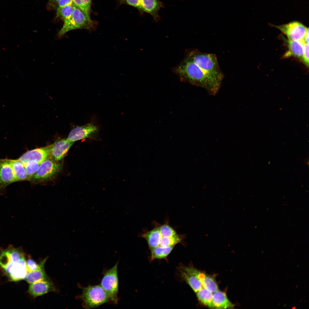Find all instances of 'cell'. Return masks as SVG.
<instances>
[{
    "label": "cell",
    "instance_id": "6da1fadb",
    "mask_svg": "<svg viewBox=\"0 0 309 309\" xmlns=\"http://www.w3.org/2000/svg\"><path fill=\"white\" fill-rule=\"evenodd\" d=\"M173 71L183 82L203 88L212 95L217 93L222 82L202 66L195 64L186 57L173 68Z\"/></svg>",
    "mask_w": 309,
    "mask_h": 309
},
{
    "label": "cell",
    "instance_id": "7a4b0ae2",
    "mask_svg": "<svg viewBox=\"0 0 309 309\" xmlns=\"http://www.w3.org/2000/svg\"><path fill=\"white\" fill-rule=\"evenodd\" d=\"M140 236L146 239L150 251L156 247H175L183 239V236L167 223L155 224L153 229L144 231Z\"/></svg>",
    "mask_w": 309,
    "mask_h": 309
},
{
    "label": "cell",
    "instance_id": "3957f363",
    "mask_svg": "<svg viewBox=\"0 0 309 309\" xmlns=\"http://www.w3.org/2000/svg\"><path fill=\"white\" fill-rule=\"evenodd\" d=\"M186 57L195 64L203 66L218 79L223 80L224 74L219 66L215 54L204 53L196 49L189 51Z\"/></svg>",
    "mask_w": 309,
    "mask_h": 309
},
{
    "label": "cell",
    "instance_id": "277c9868",
    "mask_svg": "<svg viewBox=\"0 0 309 309\" xmlns=\"http://www.w3.org/2000/svg\"><path fill=\"white\" fill-rule=\"evenodd\" d=\"M97 23L96 21L88 19L83 12L75 5L71 17L64 22L62 28L58 33V36L60 37L67 32L77 29L93 30L96 29Z\"/></svg>",
    "mask_w": 309,
    "mask_h": 309
},
{
    "label": "cell",
    "instance_id": "5b68a950",
    "mask_svg": "<svg viewBox=\"0 0 309 309\" xmlns=\"http://www.w3.org/2000/svg\"><path fill=\"white\" fill-rule=\"evenodd\" d=\"M82 289V293L79 298L82 300L83 306L86 308H94L109 302L108 295L100 285H89Z\"/></svg>",
    "mask_w": 309,
    "mask_h": 309
},
{
    "label": "cell",
    "instance_id": "8992f818",
    "mask_svg": "<svg viewBox=\"0 0 309 309\" xmlns=\"http://www.w3.org/2000/svg\"><path fill=\"white\" fill-rule=\"evenodd\" d=\"M118 262L112 268L105 271L101 281L100 285L108 295L109 302L117 304L118 281Z\"/></svg>",
    "mask_w": 309,
    "mask_h": 309
},
{
    "label": "cell",
    "instance_id": "52a82bcc",
    "mask_svg": "<svg viewBox=\"0 0 309 309\" xmlns=\"http://www.w3.org/2000/svg\"><path fill=\"white\" fill-rule=\"evenodd\" d=\"M62 167L60 163L49 158L40 164L37 171L29 181L37 183L50 179L60 172Z\"/></svg>",
    "mask_w": 309,
    "mask_h": 309
},
{
    "label": "cell",
    "instance_id": "ba28073f",
    "mask_svg": "<svg viewBox=\"0 0 309 309\" xmlns=\"http://www.w3.org/2000/svg\"><path fill=\"white\" fill-rule=\"evenodd\" d=\"M279 29L291 40H303L308 28L298 21H293L280 25L270 24Z\"/></svg>",
    "mask_w": 309,
    "mask_h": 309
},
{
    "label": "cell",
    "instance_id": "9c48e42d",
    "mask_svg": "<svg viewBox=\"0 0 309 309\" xmlns=\"http://www.w3.org/2000/svg\"><path fill=\"white\" fill-rule=\"evenodd\" d=\"M98 127L92 122L73 128L67 138L70 141L75 142L87 138H94L98 133Z\"/></svg>",
    "mask_w": 309,
    "mask_h": 309
},
{
    "label": "cell",
    "instance_id": "30bf717a",
    "mask_svg": "<svg viewBox=\"0 0 309 309\" xmlns=\"http://www.w3.org/2000/svg\"><path fill=\"white\" fill-rule=\"evenodd\" d=\"M4 270L13 281L25 279L28 272L25 256L17 262H11Z\"/></svg>",
    "mask_w": 309,
    "mask_h": 309
},
{
    "label": "cell",
    "instance_id": "8fae6325",
    "mask_svg": "<svg viewBox=\"0 0 309 309\" xmlns=\"http://www.w3.org/2000/svg\"><path fill=\"white\" fill-rule=\"evenodd\" d=\"M196 269L191 266H180L179 271L182 278L196 293L203 287L202 283L197 277Z\"/></svg>",
    "mask_w": 309,
    "mask_h": 309
},
{
    "label": "cell",
    "instance_id": "7c38bea8",
    "mask_svg": "<svg viewBox=\"0 0 309 309\" xmlns=\"http://www.w3.org/2000/svg\"><path fill=\"white\" fill-rule=\"evenodd\" d=\"M51 145L28 151L18 159L23 164L33 160L41 164L50 156Z\"/></svg>",
    "mask_w": 309,
    "mask_h": 309
},
{
    "label": "cell",
    "instance_id": "4fadbf2b",
    "mask_svg": "<svg viewBox=\"0 0 309 309\" xmlns=\"http://www.w3.org/2000/svg\"><path fill=\"white\" fill-rule=\"evenodd\" d=\"M15 181L14 172L9 159H0V189H4Z\"/></svg>",
    "mask_w": 309,
    "mask_h": 309
},
{
    "label": "cell",
    "instance_id": "5bb4252c",
    "mask_svg": "<svg viewBox=\"0 0 309 309\" xmlns=\"http://www.w3.org/2000/svg\"><path fill=\"white\" fill-rule=\"evenodd\" d=\"M74 143L70 141L67 138L57 140L51 144L50 156L56 161L61 160Z\"/></svg>",
    "mask_w": 309,
    "mask_h": 309
},
{
    "label": "cell",
    "instance_id": "9a60e30c",
    "mask_svg": "<svg viewBox=\"0 0 309 309\" xmlns=\"http://www.w3.org/2000/svg\"><path fill=\"white\" fill-rule=\"evenodd\" d=\"M56 288L50 281L41 280L31 284L28 292L33 297L43 295L50 292H55Z\"/></svg>",
    "mask_w": 309,
    "mask_h": 309
},
{
    "label": "cell",
    "instance_id": "2e32d148",
    "mask_svg": "<svg viewBox=\"0 0 309 309\" xmlns=\"http://www.w3.org/2000/svg\"><path fill=\"white\" fill-rule=\"evenodd\" d=\"M288 48V52L285 55L286 57L291 55L301 60L303 56L304 46L305 43L303 40H291L283 39Z\"/></svg>",
    "mask_w": 309,
    "mask_h": 309
},
{
    "label": "cell",
    "instance_id": "e0dca14e",
    "mask_svg": "<svg viewBox=\"0 0 309 309\" xmlns=\"http://www.w3.org/2000/svg\"><path fill=\"white\" fill-rule=\"evenodd\" d=\"M212 301L215 308L232 309L235 306L229 300L226 293L219 290L213 294Z\"/></svg>",
    "mask_w": 309,
    "mask_h": 309
},
{
    "label": "cell",
    "instance_id": "ac0fdd59",
    "mask_svg": "<svg viewBox=\"0 0 309 309\" xmlns=\"http://www.w3.org/2000/svg\"><path fill=\"white\" fill-rule=\"evenodd\" d=\"M45 258L39 263L40 267L34 271L29 272L25 278L26 281L30 284L41 281H49L44 269V265L47 260Z\"/></svg>",
    "mask_w": 309,
    "mask_h": 309
},
{
    "label": "cell",
    "instance_id": "d6986e66",
    "mask_svg": "<svg viewBox=\"0 0 309 309\" xmlns=\"http://www.w3.org/2000/svg\"><path fill=\"white\" fill-rule=\"evenodd\" d=\"M143 11L150 14L155 19L158 18V12L163 7V4L159 0H141Z\"/></svg>",
    "mask_w": 309,
    "mask_h": 309
},
{
    "label": "cell",
    "instance_id": "ffe728a7",
    "mask_svg": "<svg viewBox=\"0 0 309 309\" xmlns=\"http://www.w3.org/2000/svg\"><path fill=\"white\" fill-rule=\"evenodd\" d=\"M196 271L197 277L201 282L203 287L206 288L213 293L219 290L217 284L213 277L197 269Z\"/></svg>",
    "mask_w": 309,
    "mask_h": 309
},
{
    "label": "cell",
    "instance_id": "44dd1931",
    "mask_svg": "<svg viewBox=\"0 0 309 309\" xmlns=\"http://www.w3.org/2000/svg\"><path fill=\"white\" fill-rule=\"evenodd\" d=\"M12 166L16 181L29 180L23 164L18 159H9Z\"/></svg>",
    "mask_w": 309,
    "mask_h": 309
},
{
    "label": "cell",
    "instance_id": "7402d4cb",
    "mask_svg": "<svg viewBox=\"0 0 309 309\" xmlns=\"http://www.w3.org/2000/svg\"><path fill=\"white\" fill-rule=\"evenodd\" d=\"M199 301L203 304L211 308H215L212 301L213 293L203 287L196 293Z\"/></svg>",
    "mask_w": 309,
    "mask_h": 309
},
{
    "label": "cell",
    "instance_id": "603a6c76",
    "mask_svg": "<svg viewBox=\"0 0 309 309\" xmlns=\"http://www.w3.org/2000/svg\"><path fill=\"white\" fill-rule=\"evenodd\" d=\"M174 247H156L150 250L152 261L156 259H163L166 258L171 253Z\"/></svg>",
    "mask_w": 309,
    "mask_h": 309
},
{
    "label": "cell",
    "instance_id": "cb8c5ba5",
    "mask_svg": "<svg viewBox=\"0 0 309 309\" xmlns=\"http://www.w3.org/2000/svg\"><path fill=\"white\" fill-rule=\"evenodd\" d=\"M75 5H67L56 9V17H60L64 22L68 20L71 17Z\"/></svg>",
    "mask_w": 309,
    "mask_h": 309
},
{
    "label": "cell",
    "instance_id": "d4e9b609",
    "mask_svg": "<svg viewBox=\"0 0 309 309\" xmlns=\"http://www.w3.org/2000/svg\"><path fill=\"white\" fill-rule=\"evenodd\" d=\"M92 0H73L75 5L79 8L83 12L87 18L90 20H92L90 15L91 11Z\"/></svg>",
    "mask_w": 309,
    "mask_h": 309
},
{
    "label": "cell",
    "instance_id": "484cf974",
    "mask_svg": "<svg viewBox=\"0 0 309 309\" xmlns=\"http://www.w3.org/2000/svg\"><path fill=\"white\" fill-rule=\"evenodd\" d=\"M12 262L9 247L6 249L1 250L0 253V265L4 269Z\"/></svg>",
    "mask_w": 309,
    "mask_h": 309
},
{
    "label": "cell",
    "instance_id": "4316f807",
    "mask_svg": "<svg viewBox=\"0 0 309 309\" xmlns=\"http://www.w3.org/2000/svg\"><path fill=\"white\" fill-rule=\"evenodd\" d=\"M40 164L36 161L33 160L28 161L23 164L28 177L29 180V178L37 171Z\"/></svg>",
    "mask_w": 309,
    "mask_h": 309
},
{
    "label": "cell",
    "instance_id": "83f0119b",
    "mask_svg": "<svg viewBox=\"0 0 309 309\" xmlns=\"http://www.w3.org/2000/svg\"><path fill=\"white\" fill-rule=\"evenodd\" d=\"M119 5L126 4L136 8L140 13L143 12L141 0H117Z\"/></svg>",
    "mask_w": 309,
    "mask_h": 309
},
{
    "label": "cell",
    "instance_id": "f1b7e54d",
    "mask_svg": "<svg viewBox=\"0 0 309 309\" xmlns=\"http://www.w3.org/2000/svg\"><path fill=\"white\" fill-rule=\"evenodd\" d=\"M26 264L28 272L35 270L40 267L39 263V264H37L31 258L28 259L26 261Z\"/></svg>",
    "mask_w": 309,
    "mask_h": 309
},
{
    "label": "cell",
    "instance_id": "f546056e",
    "mask_svg": "<svg viewBox=\"0 0 309 309\" xmlns=\"http://www.w3.org/2000/svg\"><path fill=\"white\" fill-rule=\"evenodd\" d=\"M306 66H309V44L305 43L304 46L303 54L301 59Z\"/></svg>",
    "mask_w": 309,
    "mask_h": 309
},
{
    "label": "cell",
    "instance_id": "4dcf8cb0",
    "mask_svg": "<svg viewBox=\"0 0 309 309\" xmlns=\"http://www.w3.org/2000/svg\"><path fill=\"white\" fill-rule=\"evenodd\" d=\"M73 4V0H60L58 3L56 9Z\"/></svg>",
    "mask_w": 309,
    "mask_h": 309
},
{
    "label": "cell",
    "instance_id": "1f68e13d",
    "mask_svg": "<svg viewBox=\"0 0 309 309\" xmlns=\"http://www.w3.org/2000/svg\"><path fill=\"white\" fill-rule=\"evenodd\" d=\"M60 0H48V9H56L58 3Z\"/></svg>",
    "mask_w": 309,
    "mask_h": 309
},
{
    "label": "cell",
    "instance_id": "d6a6232c",
    "mask_svg": "<svg viewBox=\"0 0 309 309\" xmlns=\"http://www.w3.org/2000/svg\"><path fill=\"white\" fill-rule=\"evenodd\" d=\"M304 43L306 44H309V28L307 30L304 38L303 39Z\"/></svg>",
    "mask_w": 309,
    "mask_h": 309
},
{
    "label": "cell",
    "instance_id": "836d02e7",
    "mask_svg": "<svg viewBox=\"0 0 309 309\" xmlns=\"http://www.w3.org/2000/svg\"><path fill=\"white\" fill-rule=\"evenodd\" d=\"M296 308V306L293 307L292 308V309H295Z\"/></svg>",
    "mask_w": 309,
    "mask_h": 309
}]
</instances>
